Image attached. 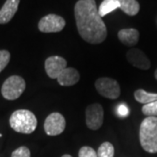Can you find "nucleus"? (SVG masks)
Masks as SVG:
<instances>
[{"mask_svg": "<svg viewBox=\"0 0 157 157\" xmlns=\"http://www.w3.org/2000/svg\"><path fill=\"white\" fill-rule=\"evenodd\" d=\"M76 25L80 37L90 44H101L107 35L106 25L99 15L95 0H78L74 6Z\"/></svg>", "mask_w": 157, "mask_h": 157, "instance_id": "f257e3e1", "label": "nucleus"}, {"mask_svg": "<svg viewBox=\"0 0 157 157\" xmlns=\"http://www.w3.org/2000/svg\"><path fill=\"white\" fill-rule=\"evenodd\" d=\"M140 145L147 153H157V117H146L140 123Z\"/></svg>", "mask_w": 157, "mask_h": 157, "instance_id": "f03ea898", "label": "nucleus"}, {"mask_svg": "<svg viewBox=\"0 0 157 157\" xmlns=\"http://www.w3.org/2000/svg\"><path fill=\"white\" fill-rule=\"evenodd\" d=\"M10 126L13 130L21 134H32L35 131L38 121L33 113L25 109H19L10 117Z\"/></svg>", "mask_w": 157, "mask_h": 157, "instance_id": "7ed1b4c3", "label": "nucleus"}, {"mask_svg": "<svg viewBox=\"0 0 157 157\" xmlns=\"http://www.w3.org/2000/svg\"><path fill=\"white\" fill-rule=\"evenodd\" d=\"M25 89V79L17 75L11 76L4 82L1 88V94L3 97L9 100L14 101L19 98Z\"/></svg>", "mask_w": 157, "mask_h": 157, "instance_id": "20e7f679", "label": "nucleus"}, {"mask_svg": "<svg viewBox=\"0 0 157 157\" xmlns=\"http://www.w3.org/2000/svg\"><path fill=\"white\" fill-rule=\"evenodd\" d=\"M94 86L97 92L101 96L107 99L115 100L121 94L120 85L115 79L112 78L103 77L98 78Z\"/></svg>", "mask_w": 157, "mask_h": 157, "instance_id": "39448f33", "label": "nucleus"}, {"mask_svg": "<svg viewBox=\"0 0 157 157\" xmlns=\"http://www.w3.org/2000/svg\"><path fill=\"white\" fill-rule=\"evenodd\" d=\"M66 128L65 117L59 113H52L45 121L44 129L45 134L50 136H56L62 134Z\"/></svg>", "mask_w": 157, "mask_h": 157, "instance_id": "423d86ee", "label": "nucleus"}, {"mask_svg": "<svg viewBox=\"0 0 157 157\" xmlns=\"http://www.w3.org/2000/svg\"><path fill=\"white\" fill-rule=\"evenodd\" d=\"M104 111L99 103L89 105L86 109V123L91 130H98L103 124Z\"/></svg>", "mask_w": 157, "mask_h": 157, "instance_id": "0eeeda50", "label": "nucleus"}, {"mask_svg": "<svg viewBox=\"0 0 157 157\" xmlns=\"http://www.w3.org/2000/svg\"><path fill=\"white\" fill-rule=\"evenodd\" d=\"M66 25L65 19L55 14H48L43 17L39 22V30L42 33H59Z\"/></svg>", "mask_w": 157, "mask_h": 157, "instance_id": "6e6552de", "label": "nucleus"}, {"mask_svg": "<svg viewBox=\"0 0 157 157\" xmlns=\"http://www.w3.org/2000/svg\"><path fill=\"white\" fill-rule=\"evenodd\" d=\"M67 67V62L60 56H51L45 60V73L51 78H58Z\"/></svg>", "mask_w": 157, "mask_h": 157, "instance_id": "1a4fd4ad", "label": "nucleus"}, {"mask_svg": "<svg viewBox=\"0 0 157 157\" xmlns=\"http://www.w3.org/2000/svg\"><path fill=\"white\" fill-rule=\"evenodd\" d=\"M127 59L135 67L141 70H147L150 68V61L146 54L140 49H131L127 52Z\"/></svg>", "mask_w": 157, "mask_h": 157, "instance_id": "9d476101", "label": "nucleus"}, {"mask_svg": "<svg viewBox=\"0 0 157 157\" xmlns=\"http://www.w3.org/2000/svg\"><path fill=\"white\" fill-rule=\"evenodd\" d=\"M20 0H6L0 10V24H7L16 14Z\"/></svg>", "mask_w": 157, "mask_h": 157, "instance_id": "9b49d317", "label": "nucleus"}, {"mask_svg": "<svg viewBox=\"0 0 157 157\" xmlns=\"http://www.w3.org/2000/svg\"><path fill=\"white\" fill-rule=\"evenodd\" d=\"M80 78L78 72L73 67H67L57 78L59 84L63 86H71L78 83Z\"/></svg>", "mask_w": 157, "mask_h": 157, "instance_id": "f8f14e48", "label": "nucleus"}, {"mask_svg": "<svg viewBox=\"0 0 157 157\" xmlns=\"http://www.w3.org/2000/svg\"><path fill=\"white\" fill-rule=\"evenodd\" d=\"M139 32L134 28L121 29L118 33V38L123 45L127 46H134L139 41Z\"/></svg>", "mask_w": 157, "mask_h": 157, "instance_id": "ddd939ff", "label": "nucleus"}, {"mask_svg": "<svg viewBox=\"0 0 157 157\" xmlns=\"http://www.w3.org/2000/svg\"><path fill=\"white\" fill-rule=\"evenodd\" d=\"M120 3V9L127 15L135 16L140 11V5L137 0H118Z\"/></svg>", "mask_w": 157, "mask_h": 157, "instance_id": "4468645a", "label": "nucleus"}, {"mask_svg": "<svg viewBox=\"0 0 157 157\" xmlns=\"http://www.w3.org/2000/svg\"><path fill=\"white\" fill-rule=\"evenodd\" d=\"M135 98L136 101L141 104H148L153 101H157V94L147 93L143 89H137L135 92Z\"/></svg>", "mask_w": 157, "mask_h": 157, "instance_id": "2eb2a0df", "label": "nucleus"}, {"mask_svg": "<svg viewBox=\"0 0 157 157\" xmlns=\"http://www.w3.org/2000/svg\"><path fill=\"white\" fill-rule=\"evenodd\" d=\"M117 8H120V3L118 0H103L98 9L99 15L101 17H104Z\"/></svg>", "mask_w": 157, "mask_h": 157, "instance_id": "dca6fc26", "label": "nucleus"}, {"mask_svg": "<svg viewBox=\"0 0 157 157\" xmlns=\"http://www.w3.org/2000/svg\"><path fill=\"white\" fill-rule=\"evenodd\" d=\"M98 157H113L114 155V147L110 142L106 141L101 144L98 152H97Z\"/></svg>", "mask_w": 157, "mask_h": 157, "instance_id": "f3484780", "label": "nucleus"}, {"mask_svg": "<svg viewBox=\"0 0 157 157\" xmlns=\"http://www.w3.org/2000/svg\"><path fill=\"white\" fill-rule=\"evenodd\" d=\"M141 112L147 117H157V101L144 105L141 108Z\"/></svg>", "mask_w": 157, "mask_h": 157, "instance_id": "a211bd4d", "label": "nucleus"}, {"mask_svg": "<svg viewBox=\"0 0 157 157\" xmlns=\"http://www.w3.org/2000/svg\"><path fill=\"white\" fill-rule=\"evenodd\" d=\"M11 59V54L8 51H0V73L6 67Z\"/></svg>", "mask_w": 157, "mask_h": 157, "instance_id": "6ab92c4d", "label": "nucleus"}, {"mask_svg": "<svg viewBox=\"0 0 157 157\" xmlns=\"http://www.w3.org/2000/svg\"><path fill=\"white\" fill-rule=\"evenodd\" d=\"M78 157H98V155L93 147H82L78 151Z\"/></svg>", "mask_w": 157, "mask_h": 157, "instance_id": "aec40b11", "label": "nucleus"}, {"mask_svg": "<svg viewBox=\"0 0 157 157\" xmlns=\"http://www.w3.org/2000/svg\"><path fill=\"white\" fill-rule=\"evenodd\" d=\"M11 157H31V152L26 147H20L12 152Z\"/></svg>", "mask_w": 157, "mask_h": 157, "instance_id": "412c9836", "label": "nucleus"}, {"mask_svg": "<svg viewBox=\"0 0 157 157\" xmlns=\"http://www.w3.org/2000/svg\"><path fill=\"white\" fill-rule=\"evenodd\" d=\"M118 114L121 116V117H127L129 113V109L128 107H127V105L125 104H121L120 105L119 107L117 108Z\"/></svg>", "mask_w": 157, "mask_h": 157, "instance_id": "4be33fe9", "label": "nucleus"}, {"mask_svg": "<svg viewBox=\"0 0 157 157\" xmlns=\"http://www.w3.org/2000/svg\"><path fill=\"white\" fill-rule=\"evenodd\" d=\"M155 78L157 79V69L155 70Z\"/></svg>", "mask_w": 157, "mask_h": 157, "instance_id": "5701e85b", "label": "nucleus"}, {"mask_svg": "<svg viewBox=\"0 0 157 157\" xmlns=\"http://www.w3.org/2000/svg\"><path fill=\"white\" fill-rule=\"evenodd\" d=\"M62 157H72L70 155H64Z\"/></svg>", "mask_w": 157, "mask_h": 157, "instance_id": "b1692460", "label": "nucleus"}, {"mask_svg": "<svg viewBox=\"0 0 157 157\" xmlns=\"http://www.w3.org/2000/svg\"><path fill=\"white\" fill-rule=\"evenodd\" d=\"M1 136H2V135H1V134H0V137H1Z\"/></svg>", "mask_w": 157, "mask_h": 157, "instance_id": "393cba45", "label": "nucleus"}]
</instances>
